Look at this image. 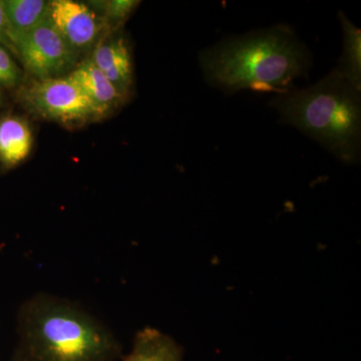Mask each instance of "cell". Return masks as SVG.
Here are the masks:
<instances>
[{
	"label": "cell",
	"mask_w": 361,
	"mask_h": 361,
	"mask_svg": "<svg viewBox=\"0 0 361 361\" xmlns=\"http://www.w3.org/2000/svg\"><path fill=\"white\" fill-rule=\"evenodd\" d=\"M23 361H118L121 346L106 326L78 304L37 294L21 308Z\"/></svg>",
	"instance_id": "cell-2"
},
{
	"label": "cell",
	"mask_w": 361,
	"mask_h": 361,
	"mask_svg": "<svg viewBox=\"0 0 361 361\" xmlns=\"http://www.w3.org/2000/svg\"><path fill=\"white\" fill-rule=\"evenodd\" d=\"M21 73L6 49L0 44V85L14 87L20 82Z\"/></svg>",
	"instance_id": "cell-13"
},
{
	"label": "cell",
	"mask_w": 361,
	"mask_h": 361,
	"mask_svg": "<svg viewBox=\"0 0 361 361\" xmlns=\"http://www.w3.org/2000/svg\"><path fill=\"white\" fill-rule=\"evenodd\" d=\"M68 77L84 92L97 116L108 113L123 99L110 80L90 59L80 63Z\"/></svg>",
	"instance_id": "cell-8"
},
{
	"label": "cell",
	"mask_w": 361,
	"mask_h": 361,
	"mask_svg": "<svg viewBox=\"0 0 361 361\" xmlns=\"http://www.w3.org/2000/svg\"><path fill=\"white\" fill-rule=\"evenodd\" d=\"M49 18L77 52L94 44L101 30L96 13L85 4L73 0L49 1Z\"/></svg>",
	"instance_id": "cell-6"
},
{
	"label": "cell",
	"mask_w": 361,
	"mask_h": 361,
	"mask_svg": "<svg viewBox=\"0 0 361 361\" xmlns=\"http://www.w3.org/2000/svg\"><path fill=\"white\" fill-rule=\"evenodd\" d=\"M14 361H23V360H21L20 357H18V355L16 356V358H14Z\"/></svg>",
	"instance_id": "cell-16"
},
{
	"label": "cell",
	"mask_w": 361,
	"mask_h": 361,
	"mask_svg": "<svg viewBox=\"0 0 361 361\" xmlns=\"http://www.w3.org/2000/svg\"><path fill=\"white\" fill-rule=\"evenodd\" d=\"M8 44L30 32L49 18V1L44 0H1Z\"/></svg>",
	"instance_id": "cell-9"
},
{
	"label": "cell",
	"mask_w": 361,
	"mask_h": 361,
	"mask_svg": "<svg viewBox=\"0 0 361 361\" xmlns=\"http://www.w3.org/2000/svg\"><path fill=\"white\" fill-rule=\"evenodd\" d=\"M32 146V130L27 123L18 116L0 120V161L13 167L25 160Z\"/></svg>",
	"instance_id": "cell-11"
},
{
	"label": "cell",
	"mask_w": 361,
	"mask_h": 361,
	"mask_svg": "<svg viewBox=\"0 0 361 361\" xmlns=\"http://www.w3.org/2000/svg\"><path fill=\"white\" fill-rule=\"evenodd\" d=\"M360 92L334 68L317 84L276 94L271 108L280 122L307 135L345 164L357 163L361 152Z\"/></svg>",
	"instance_id": "cell-3"
},
{
	"label": "cell",
	"mask_w": 361,
	"mask_h": 361,
	"mask_svg": "<svg viewBox=\"0 0 361 361\" xmlns=\"http://www.w3.org/2000/svg\"><path fill=\"white\" fill-rule=\"evenodd\" d=\"M200 65L206 82L225 94H280L308 77L312 54L290 26L279 25L222 40L202 52Z\"/></svg>",
	"instance_id": "cell-1"
},
{
	"label": "cell",
	"mask_w": 361,
	"mask_h": 361,
	"mask_svg": "<svg viewBox=\"0 0 361 361\" xmlns=\"http://www.w3.org/2000/svg\"><path fill=\"white\" fill-rule=\"evenodd\" d=\"M0 44H8L6 37V23L4 18V6L0 0Z\"/></svg>",
	"instance_id": "cell-15"
},
{
	"label": "cell",
	"mask_w": 361,
	"mask_h": 361,
	"mask_svg": "<svg viewBox=\"0 0 361 361\" xmlns=\"http://www.w3.org/2000/svg\"><path fill=\"white\" fill-rule=\"evenodd\" d=\"M343 35V47L337 70L351 87L361 92V30L343 11L338 13Z\"/></svg>",
	"instance_id": "cell-12"
},
{
	"label": "cell",
	"mask_w": 361,
	"mask_h": 361,
	"mask_svg": "<svg viewBox=\"0 0 361 361\" xmlns=\"http://www.w3.org/2000/svg\"><path fill=\"white\" fill-rule=\"evenodd\" d=\"M90 59L121 96L123 97L129 94L133 82V66L125 40L118 39L97 44Z\"/></svg>",
	"instance_id": "cell-7"
},
{
	"label": "cell",
	"mask_w": 361,
	"mask_h": 361,
	"mask_svg": "<svg viewBox=\"0 0 361 361\" xmlns=\"http://www.w3.org/2000/svg\"><path fill=\"white\" fill-rule=\"evenodd\" d=\"M118 361H183L180 346L167 334L145 329L135 336L129 355Z\"/></svg>",
	"instance_id": "cell-10"
},
{
	"label": "cell",
	"mask_w": 361,
	"mask_h": 361,
	"mask_svg": "<svg viewBox=\"0 0 361 361\" xmlns=\"http://www.w3.org/2000/svg\"><path fill=\"white\" fill-rule=\"evenodd\" d=\"M11 47L37 80L61 78L77 59L78 52L61 37L49 18L14 40Z\"/></svg>",
	"instance_id": "cell-4"
},
{
	"label": "cell",
	"mask_w": 361,
	"mask_h": 361,
	"mask_svg": "<svg viewBox=\"0 0 361 361\" xmlns=\"http://www.w3.org/2000/svg\"><path fill=\"white\" fill-rule=\"evenodd\" d=\"M133 0H111L106 4V14L115 20H125L139 4Z\"/></svg>",
	"instance_id": "cell-14"
},
{
	"label": "cell",
	"mask_w": 361,
	"mask_h": 361,
	"mask_svg": "<svg viewBox=\"0 0 361 361\" xmlns=\"http://www.w3.org/2000/svg\"><path fill=\"white\" fill-rule=\"evenodd\" d=\"M23 101L44 118L80 123L97 116L84 92L70 77L35 80L23 92Z\"/></svg>",
	"instance_id": "cell-5"
}]
</instances>
